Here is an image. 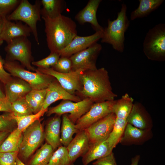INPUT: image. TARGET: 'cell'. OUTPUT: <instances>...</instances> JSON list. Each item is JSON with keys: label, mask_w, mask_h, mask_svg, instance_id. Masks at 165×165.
Masks as SVG:
<instances>
[{"label": "cell", "mask_w": 165, "mask_h": 165, "mask_svg": "<svg viewBox=\"0 0 165 165\" xmlns=\"http://www.w3.org/2000/svg\"><path fill=\"white\" fill-rule=\"evenodd\" d=\"M60 100H69L74 102H78L82 100L78 96L67 92L54 79L46 88L45 99L41 110L47 112L48 107L51 104Z\"/></svg>", "instance_id": "9a60e30c"}, {"label": "cell", "mask_w": 165, "mask_h": 165, "mask_svg": "<svg viewBox=\"0 0 165 165\" xmlns=\"http://www.w3.org/2000/svg\"><path fill=\"white\" fill-rule=\"evenodd\" d=\"M16 125L12 113L7 112L0 115V131L12 132Z\"/></svg>", "instance_id": "d6a6232c"}, {"label": "cell", "mask_w": 165, "mask_h": 165, "mask_svg": "<svg viewBox=\"0 0 165 165\" xmlns=\"http://www.w3.org/2000/svg\"><path fill=\"white\" fill-rule=\"evenodd\" d=\"M12 113L11 104L6 98L0 99V112Z\"/></svg>", "instance_id": "60d3db41"}, {"label": "cell", "mask_w": 165, "mask_h": 165, "mask_svg": "<svg viewBox=\"0 0 165 165\" xmlns=\"http://www.w3.org/2000/svg\"><path fill=\"white\" fill-rule=\"evenodd\" d=\"M23 132L16 128L11 132L0 146V152H19Z\"/></svg>", "instance_id": "4316f807"}, {"label": "cell", "mask_w": 165, "mask_h": 165, "mask_svg": "<svg viewBox=\"0 0 165 165\" xmlns=\"http://www.w3.org/2000/svg\"><path fill=\"white\" fill-rule=\"evenodd\" d=\"M61 116L56 115L49 120L44 132V138L46 143L54 150L61 146Z\"/></svg>", "instance_id": "603a6c76"}, {"label": "cell", "mask_w": 165, "mask_h": 165, "mask_svg": "<svg viewBox=\"0 0 165 165\" xmlns=\"http://www.w3.org/2000/svg\"><path fill=\"white\" fill-rule=\"evenodd\" d=\"M44 139V130L39 119L23 132L22 139L18 154L23 160H28L41 145Z\"/></svg>", "instance_id": "ba28073f"}, {"label": "cell", "mask_w": 165, "mask_h": 165, "mask_svg": "<svg viewBox=\"0 0 165 165\" xmlns=\"http://www.w3.org/2000/svg\"><path fill=\"white\" fill-rule=\"evenodd\" d=\"M163 0H139V5L131 13L130 19L134 20L137 18L147 16L157 9L163 3Z\"/></svg>", "instance_id": "d4e9b609"}, {"label": "cell", "mask_w": 165, "mask_h": 165, "mask_svg": "<svg viewBox=\"0 0 165 165\" xmlns=\"http://www.w3.org/2000/svg\"><path fill=\"white\" fill-rule=\"evenodd\" d=\"M152 137L151 130H143L127 123L119 143L123 145H141Z\"/></svg>", "instance_id": "e0dca14e"}, {"label": "cell", "mask_w": 165, "mask_h": 165, "mask_svg": "<svg viewBox=\"0 0 165 165\" xmlns=\"http://www.w3.org/2000/svg\"><path fill=\"white\" fill-rule=\"evenodd\" d=\"M46 111L41 110L35 114L21 116H12L16 122L17 129L22 132L35 121L40 119Z\"/></svg>", "instance_id": "4dcf8cb0"}, {"label": "cell", "mask_w": 165, "mask_h": 165, "mask_svg": "<svg viewBox=\"0 0 165 165\" xmlns=\"http://www.w3.org/2000/svg\"><path fill=\"white\" fill-rule=\"evenodd\" d=\"M18 154V152H0V165H16Z\"/></svg>", "instance_id": "8d00e7d4"}, {"label": "cell", "mask_w": 165, "mask_h": 165, "mask_svg": "<svg viewBox=\"0 0 165 165\" xmlns=\"http://www.w3.org/2000/svg\"><path fill=\"white\" fill-rule=\"evenodd\" d=\"M46 93V89L39 90H32L28 94L35 102L42 107L45 99Z\"/></svg>", "instance_id": "74e56055"}, {"label": "cell", "mask_w": 165, "mask_h": 165, "mask_svg": "<svg viewBox=\"0 0 165 165\" xmlns=\"http://www.w3.org/2000/svg\"><path fill=\"white\" fill-rule=\"evenodd\" d=\"M116 116L113 112L93 124L84 129L90 144L106 138L111 132Z\"/></svg>", "instance_id": "4fadbf2b"}, {"label": "cell", "mask_w": 165, "mask_h": 165, "mask_svg": "<svg viewBox=\"0 0 165 165\" xmlns=\"http://www.w3.org/2000/svg\"><path fill=\"white\" fill-rule=\"evenodd\" d=\"M103 32L96 31L93 35L85 36H76L68 45L58 53L60 57H69L97 42L102 37Z\"/></svg>", "instance_id": "5bb4252c"}, {"label": "cell", "mask_w": 165, "mask_h": 165, "mask_svg": "<svg viewBox=\"0 0 165 165\" xmlns=\"http://www.w3.org/2000/svg\"><path fill=\"white\" fill-rule=\"evenodd\" d=\"M72 64L69 57H60L56 64L52 68L55 71L61 73L72 71Z\"/></svg>", "instance_id": "d590c367"}, {"label": "cell", "mask_w": 165, "mask_h": 165, "mask_svg": "<svg viewBox=\"0 0 165 165\" xmlns=\"http://www.w3.org/2000/svg\"><path fill=\"white\" fill-rule=\"evenodd\" d=\"M5 85L6 98L11 103L24 97L32 90L28 83L20 79H11Z\"/></svg>", "instance_id": "7402d4cb"}, {"label": "cell", "mask_w": 165, "mask_h": 165, "mask_svg": "<svg viewBox=\"0 0 165 165\" xmlns=\"http://www.w3.org/2000/svg\"><path fill=\"white\" fill-rule=\"evenodd\" d=\"M41 2L42 6L40 12L42 18H56L66 7L65 1L63 0H42Z\"/></svg>", "instance_id": "cb8c5ba5"}, {"label": "cell", "mask_w": 165, "mask_h": 165, "mask_svg": "<svg viewBox=\"0 0 165 165\" xmlns=\"http://www.w3.org/2000/svg\"><path fill=\"white\" fill-rule=\"evenodd\" d=\"M90 142L84 130H80L66 147L69 157L74 162L79 157H82L89 149Z\"/></svg>", "instance_id": "ffe728a7"}, {"label": "cell", "mask_w": 165, "mask_h": 165, "mask_svg": "<svg viewBox=\"0 0 165 165\" xmlns=\"http://www.w3.org/2000/svg\"><path fill=\"white\" fill-rule=\"evenodd\" d=\"M20 0H0V17H6L17 7Z\"/></svg>", "instance_id": "e575fe53"}, {"label": "cell", "mask_w": 165, "mask_h": 165, "mask_svg": "<svg viewBox=\"0 0 165 165\" xmlns=\"http://www.w3.org/2000/svg\"><path fill=\"white\" fill-rule=\"evenodd\" d=\"M116 100L94 103L89 110L76 122V128L79 130L88 127L113 113Z\"/></svg>", "instance_id": "8fae6325"}, {"label": "cell", "mask_w": 165, "mask_h": 165, "mask_svg": "<svg viewBox=\"0 0 165 165\" xmlns=\"http://www.w3.org/2000/svg\"><path fill=\"white\" fill-rule=\"evenodd\" d=\"M41 72L51 76L55 79L61 86L70 94L75 95V94L82 89L81 76L84 71L79 69L72 71L68 73H61L54 70L52 68H38Z\"/></svg>", "instance_id": "30bf717a"}, {"label": "cell", "mask_w": 165, "mask_h": 165, "mask_svg": "<svg viewBox=\"0 0 165 165\" xmlns=\"http://www.w3.org/2000/svg\"><path fill=\"white\" fill-rule=\"evenodd\" d=\"M16 165H26L23 162L17 157L16 159Z\"/></svg>", "instance_id": "f6af8a7d"}, {"label": "cell", "mask_w": 165, "mask_h": 165, "mask_svg": "<svg viewBox=\"0 0 165 165\" xmlns=\"http://www.w3.org/2000/svg\"><path fill=\"white\" fill-rule=\"evenodd\" d=\"M143 51L151 61L165 60V24L160 23L147 33L143 42Z\"/></svg>", "instance_id": "5b68a950"}, {"label": "cell", "mask_w": 165, "mask_h": 165, "mask_svg": "<svg viewBox=\"0 0 165 165\" xmlns=\"http://www.w3.org/2000/svg\"><path fill=\"white\" fill-rule=\"evenodd\" d=\"M52 147L46 143L39 149L30 160L28 165H47L54 152Z\"/></svg>", "instance_id": "f1b7e54d"}, {"label": "cell", "mask_w": 165, "mask_h": 165, "mask_svg": "<svg viewBox=\"0 0 165 165\" xmlns=\"http://www.w3.org/2000/svg\"></svg>", "instance_id": "7dc6e473"}, {"label": "cell", "mask_w": 165, "mask_h": 165, "mask_svg": "<svg viewBox=\"0 0 165 165\" xmlns=\"http://www.w3.org/2000/svg\"><path fill=\"white\" fill-rule=\"evenodd\" d=\"M127 123L143 130H151L152 118L144 107L140 103H134L127 119Z\"/></svg>", "instance_id": "ac0fdd59"}, {"label": "cell", "mask_w": 165, "mask_h": 165, "mask_svg": "<svg viewBox=\"0 0 165 165\" xmlns=\"http://www.w3.org/2000/svg\"><path fill=\"white\" fill-rule=\"evenodd\" d=\"M10 133L8 131H0V146Z\"/></svg>", "instance_id": "b9f144b4"}, {"label": "cell", "mask_w": 165, "mask_h": 165, "mask_svg": "<svg viewBox=\"0 0 165 165\" xmlns=\"http://www.w3.org/2000/svg\"><path fill=\"white\" fill-rule=\"evenodd\" d=\"M140 156L137 155L132 158L131 159V162L130 165H138V163L140 159Z\"/></svg>", "instance_id": "7bdbcfd3"}, {"label": "cell", "mask_w": 165, "mask_h": 165, "mask_svg": "<svg viewBox=\"0 0 165 165\" xmlns=\"http://www.w3.org/2000/svg\"><path fill=\"white\" fill-rule=\"evenodd\" d=\"M107 138L90 144L87 151L82 157L83 165H88L92 161L103 157L112 152L113 148L110 145Z\"/></svg>", "instance_id": "44dd1931"}, {"label": "cell", "mask_w": 165, "mask_h": 165, "mask_svg": "<svg viewBox=\"0 0 165 165\" xmlns=\"http://www.w3.org/2000/svg\"><path fill=\"white\" fill-rule=\"evenodd\" d=\"M93 165H117L114 154L112 152L109 154L94 162Z\"/></svg>", "instance_id": "f35d334b"}, {"label": "cell", "mask_w": 165, "mask_h": 165, "mask_svg": "<svg viewBox=\"0 0 165 165\" xmlns=\"http://www.w3.org/2000/svg\"><path fill=\"white\" fill-rule=\"evenodd\" d=\"M41 1L33 5L27 0H21L16 9L6 17L8 20L23 21L30 28L38 45L39 42L37 28L38 21H41Z\"/></svg>", "instance_id": "277c9868"}, {"label": "cell", "mask_w": 165, "mask_h": 165, "mask_svg": "<svg viewBox=\"0 0 165 165\" xmlns=\"http://www.w3.org/2000/svg\"><path fill=\"white\" fill-rule=\"evenodd\" d=\"M32 31L26 24L20 21L15 22L3 18V24L1 34V39L7 43L19 37L29 36Z\"/></svg>", "instance_id": "d6986e66"}, {"label": "cell", "mask_w": 165, "mask_h": 165, "mask_svg": "<svg viewBox=\"0 0 165 165\" xmlns=\"http://www.w3.org/2000/svg\"><path fill=\"white\" fill-rule=\"evenodd\" d=\"M82 89L76 95L82 100L90 98L94 103L115 100L108 71L104 68L84 71L81 76Z\"/></svg>", "instance_id": "6da1fadb"}, {"label": "cell", "mask_w": 165, "mask_h": 165, "mask_svg": "<svg viewBox=\"0 0 165 165\" xmlns=\"http://www.w3.org/2000/svg\"><path fill=\"white\" fill-rule=\"evenodd\" d=\"M42 18L45 22L47 43L50 53H58L77 35L76 24L71 18L61 14L53 19Z\"/></svg>", "instance_id": "7a4b0ae2"}, {"label": "cell", "mask_w": 165, "mask_h": 165, "mask_svg": "<svg viewBox=\"0 0 165 165\" xmlns=\"http://www.w3.org/2000/svg\"><path fill=\"white\" fill-rule=\"evenodd\" d=\"M4 68L11 75L17 77L28 83L32 90L46 89L54 78L37 69L35 72L27 70L15 61L5 60Z\"/></svg>", "instance_id": "8992f818"}, {"label": "cell", "mask_w": 165, "mask_h": 165, "mask_svg": "<svg viewBox=\"0 0 165 165\" xmlns=\"http://www.w3.org/2000/svg\"><path fill=\"white\" fill-rule=\"evenodd\" d=\"M79 130L76 128L75 124L69 119L68 115L65 114L62 115L61 130V145L66 147L73 139V135Z\"/></svg>", "instance_id": "83f0119b"}, {"label": "cell", "mask_w": 165, "mask_h": 165, "mask_svg": "<svg viewBox=\"0 0 165 165\" xmlns=\"http://www.w3.org/2000/svg\"><path fill=\"white\" fill-rule=\"evenodd\" d=\"M12 114L16 116H21L33 113L26 101L25 97L11 103Z\"/></svg>", "instance_id": "1f68e13d"}, {"label": "cell", "mask_w": 165, "mask_h": 165, "mask_svg": "<svg viewBox=\"0 0 165 165\" xmlns=\"http://www.w3.org/2000/svg\"><path fill=\"white\" fill-rule=\"evenodd\" d=\"M6 98V95L0 89V99H4Z\"/></svg>", "instance_id": "bcb514c9"}, {"label": "cell", "mask_w": 165, "mask_h": 165, "mask_svg": "<svg viewBox=\"0 0 165 165\" xmlns=\"http://www.w3.org/2000/svg\"><path fill=\"white\" fill-rule=\"evenodd\" d=\"M94 103L89 98H86L78 102L69 100H63L58 105L50 108L46 112L49 116L53 114L61 116L69 113L68 117L74 124L90 109Z\"/></svg>", "instance_id": "9c48e42d"}, {"label": "cell", "mask_w": 165, "mask_h": 165, "mask_svg": "<svg viewBox=\"0 0 165 165\" xmlns=\"http://www.w3.org/2000/svg\"><path fill=\"white\" fill-rule=\"evenodd\" d=\"M47 165H74V164L69 157L66 147L61 146L54 152Z\"/></svg>", "instance_id": "f546056e"}, {"label": "cell", "mask_w": 165, "mask_h": 165, "mask_svg": "<svg viewBox=\"0 0 165 165\" xmlns=\"http://www.w3.org/2000/svg\"><path fill=\"white\" fill-rule=\"evenodd\" d=\"M127 9L126 5L122 4L116 18L113 20H108V26L104 28L101 39V42L111 45L115 50L120 53L124 50L125 34L130 24Z\"/></svg>", "instance_id": "3957f363"}, {"label": "cell", "mask_w": 165, "mask_h": 165, "mask_svg": "<svg viewBox=\"0 0 165 165\" xmlns=\"http://www.w3.org/2000/svg\"><path fill=\"white\" fill-rule=\"evenodd\" d=\"M60 57L57 53H50L47 57L36 61H32L31 64L38 68H47L52 67L57 63Z\"/></svg>", "instance_id": "836d02e7"}, {"label": "cell", "mask_w": 165, "mask_h": 165, "mask_svg": "<svg viewBox=\"0 0 165 165\" xmlns=\"http://www.w3.org/2000/svg\"><path fill=\"white\" fill-rule=\"evenodd\" d=\"M5 61L0 56V80L4 84L12 79L10 74L6 71L4 68Z\"/></svg>", "instance_id": "ab89813d"}, {"label": "cell", "mask_w": 165, "mask_h": 165, "mask_svg": "<svg viewBox=\"0 0 165 165\" xmlns=\"http://www.w3.org/2000/svg\"><path fill=\"white\" fill-rule=\"evenodd\" d=\"M134 99L127 93L116 100L113 112L117 118L127 120L134 104Z\"/></svg>", "instance_id": "484cf974"}, {"label": "cell", "mask_w": 165, "mask_h": 165, "mask_svg": "<svg viewBox=\"0 0 165 165\" xmlns=\"http://www.w3.org/2000/svg\"><path fill=\"white\" fill-rule=\"evenodd\" d=\"M101 0H90L86 6L75 16V19L78 23L83 25L86 23L91 24L95 32H103L104 28L98 22L97 12Z\"/></svg>", "instance_id": "2e32d148"}, {"label": "cell", "mask_w": 165, "mask_h": 165, "mask_svg": "<svg viewBox=\"0 0 165 165\" xmlns=\"http://www.w3.org/2000/svg\"><path fill=\"white\" fill-rule=\"evenodd\" d=\"M3 24V18H0V46L1 45L3 41L1 39V34L2 32Z\"/></svg>", "instance_id": "ee69618b"}, {"label": "cell", "mask_w": 165, "mask_h": 165, "mask_svg": "<svg viewBox=\"0 0 165 165\" xmlns=\"http://www.w3.org/2000/svg\"><path fill=\"white\" fill-rule=\"evenodd\" d=\"M31 43L28 37H21L13 39L7 43L5 50L6 52V61H18L29 70L36 71L31 65L32 56Z\"/></svg>", "instance_id": "52a82bcc"}, {"label": "cell", "mask_w": 165, "mask_h": 165, "mask_svg": "<svg viewBox=\"0 0 165 165\" xmlns=\"http://www.w3.org/2000/svg\"><path fill=\"white\" fill-rule=\"evenodd\" d=\"M102 49L101 45L97 42L71 56L69 58L72 62V71L97 69L96 61Z\"/></svg>", "instance_id": "7c38bea8"}]
</instances>
